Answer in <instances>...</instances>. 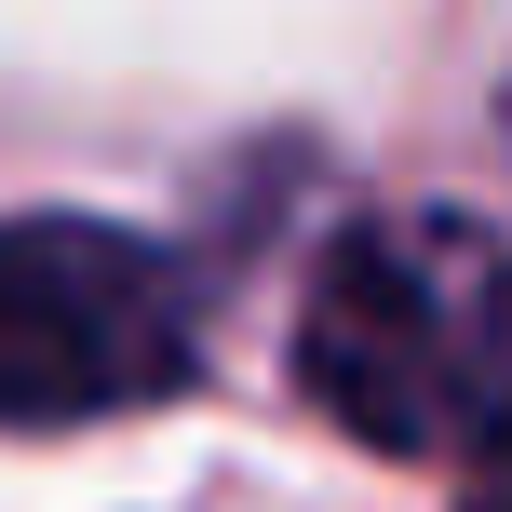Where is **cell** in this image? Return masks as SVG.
<instances>
[{"instance_id": "cell-1", "label": "cell", "mask_w": 512, "mask_h": 512, "mask_svg": "<svg viewBox=\"0 0 512 512\" xmlns=\"http://www.w3.org/2000/svg\"><path fill=\"white\" fill-rule=\"evenodd\" d=\"M297 391L378 459L512 445V243L445 203L337 230L297 310Z\"/></svg>"}, {"instance_id": "cell-2", "label": "cell", "mask_w": 512, "mask_h": 512, "mask_svg": "<svg viewBox=\"0 0 512 512\" xmlns=\"http://www.w3.org/2000/svg\"><path fill=\"white\" fill-rule=\"evenodd\" d=\"M203 378L189 270L108 216H0V432L176 405Z\"/></svg>"}, {"instance_id": "cell-3", "label": "cell", "mask_w": 512, "mask_h": 512, "mask_svg": "<svg viewBox=\"0 0 512 512\" xmlns=\"http://www.w3.org/2000/svg\"><path fill=\"white\" fill-rule=\"evenodd\" d=\"M459 512H512V445H486V459H472V486H459Z\"/></svg>"}]
</instances>
